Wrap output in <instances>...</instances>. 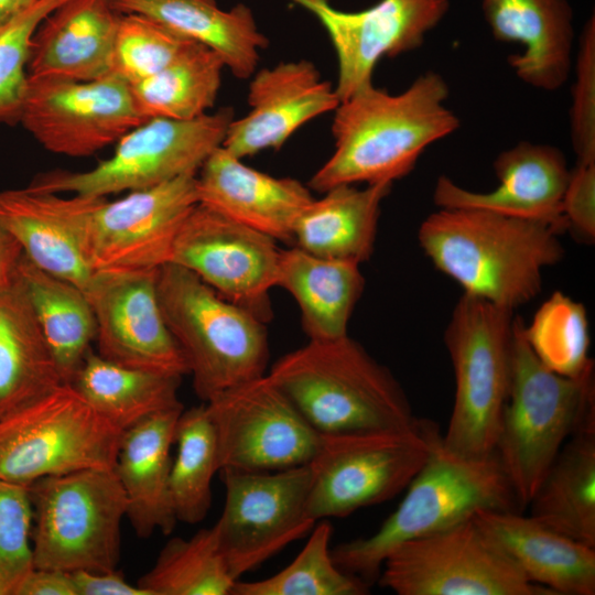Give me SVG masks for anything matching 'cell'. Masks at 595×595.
<instances>
[{"mask_svg":"<svg viewBox=\"0 0 595 595\" xmlns=\"http://www.w3.org/2000/svg\"><path fill=\"white\" fill-rule=\"evenodd\" d=\"M448 95L446 80L433 71L396 95L372 83L358 89L334 110L335 149L310 186L324 193L342 184L404 177L429 145L459 128L458 117L445 105Z\"/></svg>","mask_w":595,"mask_h":595,"instance_id":"6da1fadb","label":"cell"},{"mask_svg":"<svg viewBox=\"0 0 595 595\" xmlns=\"http://www.w3.org/2000/svg\"><path fill=\"white\" fill-rule=\"evenodd\" d=\"M564 223L491 210L440 208L420 226L421 248L468 293L515 311L542 288V272L564 257Z\"/></svg>","mask_w":595,"mask_h":595,"instance_id":"7a4b0ae2","label":"cell"},{"mask_svg":"<svg viewBox=\"0 0 595 595\" xmlns=\"http://www.w3.org/2000/svg\"><path fill=\"white\" fill-rule=\"evenodd\" d=\"M268 376L320 434L404 429L420 420L390 370L348 334L310 340Z\"/></svg>","mask_w":595,"mask_h":595,"instance_id":"3957f363","label":"cell"},{"mask_svg":"<svg viewBox=\"0 0 595 595\" xmlns=\"http://www.w3.org/2000/svg\"><path fill=\"white\" fill-rule=\"evenodd\" d=\"M516 505L496 454L461 456L444 446L437 432L397 509L375 533L338 544L332 556L344 572L370 582L378 577L386 556L403 542L472 519L478 510H515Z\"/></svg>","mask_w":595,"mask_h":595,"instance_id":"277c9868","label":"cell"},{"mask_svg":"<svg viewBox=\"0 0 595 595\" xmlns=\"http://www.w3.org/2000/svg\"><path fill=\"white\" fill-rule=\"evenodd\" d=\"M515 316L511 375L495 454L526 507L565 442L595 424L594 370L565 377L548 369L532 353Z\"/></svg>","mask_w":595,"mask_h":595,"instance_id":"5b68a950","label":"cell"},{"mask_svg":"<svg viewBox=\"0 0 595 595\" xmlns=\"http://www.w3.org/2000/svg\"><path fill=\"white\" fill-rule=\"evenodd\" d=\"M156 290L163 317L185 356L201 400L206 402L264 375L269 359L266 323L172 262L158 270Z\"/></svg>","mask_w":595,"mask_h":595,"instance_id":"8992f818","label":"cell"},{"mask_svg":"<svg viewBox=\"0 0 595 595\" xmlns=\"http://www.w3.org/2000/svg\"><path fill=\"white\" fill-rule=\"evenodd\" d=\"M513 311L463 293L444 334L455 376L452 414L442 442L468 458L495 454L508 399Z\"/></svg>","mask_w":595,"mask_h":595,"instance_id":"52a82bcc","label":"cell"},{"mask_svg":"<svg viewBox=\"0 0 595 595\" xmlns=\"http://www.w3.org/2000/svg\"><path fill=\"white\" fill-rule=\"evenodd\" d=\"M30 494L34 569L116 570L128 502L113 469L43 477L30 485Z\"/></svg>","mask_w":595,"mask_h":595,"instance_id":"ba28073f","label":"cell"},{"mask_svg":"<svg viewBox=\"0 0 595 595\" xmlns=\"http://www.w3.org/2000/svg\"><path fill=\"white\" fill-rule=\"evenodd\" d=\"M437 432L434 423L419 420L404 429L321 434L309 463V518L346 517L390 500L423 466Z\"/></svg>","mask_w":595,"mask_h":595,"instance_id":"9c48e42d","label":"cell"},{"mask_svg":"<svg viewBox=\"0 0 595 595\" xmlns=\"http://www.w3.org/2000/svg\"><path fill=\"white\" fill-rule=\"evenodd\" d=\"M123 431L72 383L0 419V478L31 485L80 469H110Z\"/></svg>","mask_w":595,"mask_h":595,"instance_id":"30bf717a","label":"cell"},{"mask_svg":"<svg viewBox=\"0 0 595 595\" xmlns=\"http://www.w3.org/2000/svg\"><path fill=\"white\" fill-rule=\"evenodd\" d=\"M232 119L229 108L193 120L148 119L127 132L113 154L91 170L39 174L26 187L42 193L106 197L196 174L223 144Z\"/></svg>","mask_w":595,"mask_h":595,"instance_id":"8fae6325","label":"cell"},{"mask_svg":"<svg viewBox=\"0 0 595 595\" xmlns=\"http://www.w3.org/2000/svg\"><path fill=\"white\" fill-rule=\"evenodd\" d=\"M378 582L398 595H554L529 582L473 518L398 545Z\"/></svg>","mask_w":595,"mask_h":595,"instance_id":"7c38bea8","label":"cell"},{"mask_svg":"<svg viewBox=\"0 0 595 595\" xmlns=\"http://www.w3.org/2000/svg\"><path fill=\"white\" fill-rule=\"evenodd\" d=\"M225 486L223 512L213 526L231 575L238 581L316 522L306 513L309 464L280 470H219Z\"/></svg>","mask_w":595,"mask_h":595,"instance_id":"4fadbf2b","label":"cell"},{"mask_svg":"<svg viewBox=\"0 0 595 595\" xmlns=\"http://www.w3.org/2000/svg\"><path fill=\"white\" fill-rule=\"evenodd\" d=\"M219 470H280L309 464L321 434L290 398L262 375L231 387L205 403Z\"/></svg>","mask_w":595,"mask_h":595,"instance_id":"5bb4252c","label":"cell"},{"mask_svg":"<svg viewBox=\"0 0 595 595\" xmlns=\"http://www.w3.org/2000/svg\"><path fill=\"white\" fill-rule=\"evenodd\" d=\"M143 121L130 85L112 74L89 82L28 76L19 117L44 149L73 158L117 143Z\"/></svg>","mask_w":595,"mask_h":595,"instance_id":"9a60e30c","label":"cell"},{"mask_svg":"<svg viewBox=\"0 0 595 595\" xmlns=\"http://www.w3.org/2000/svg\"><path fill=\"white\" fill-rule=\"evenodd\" d=\"M198 204L196 174H185L120 199L101 197L89 223L94 272L155 271L171 261L176 236Z\"/></svg>","mask_w":595,"mask_h":595,"instance_id":"2e32d148","label":"cell"},{"mask_svg":"<svg viewBox=\"0 0 595 595\" xmlns=\"http://www.w3.org/2000/svg\"><path fill=\"white\" fill-rule=\"evenodd\" d=\"M280 252L273 238L197 204L181 226L170 262L267 323Z\"/></svg>","mask_w":595,"mask_h":595,"instance_id":"e0dca14e","label":"cell"},{"mask_svg":"<svg viewBox=\"0 0 595 595\" xmlns=\"http://www.w3.org/2000/svg\"><path fill=\"white\" fill-rule=\"evenodd\" d=\"M155 271L95 272L84 290L96 322L98 355L115 364L165 375L188 374L163 317Z\"/></svg>","mask_w":595,"mask_h":595,"instance_id":"ac0fdd59","label":"cell"},{"mask_svg":"<svg viewBox=\"0 0 595 595\" xmlns=\"http://www.w3.org/2000/svg\"><path fill=\"white\" fill-rule=\"evenodd\" d=\"M309 10L326 30L338 63L335 91L339 100L372 83L383 57L419 48L444 19L450 0H380L360 11H342L329 0H292Z\"/></svg>","mask_w":595,"mask_h":595,"instance_id":"d6986e66","label":"cell"},{"mask_svg":"<svg viewBox=\"0 0 595 595\" xmlns=\"http://www.w3.org/2000/svg\"><path fill=\"white\" fill-rule=\"evenodd\" d=\"M339 102L335 86L323 80L310 61L260 69L249 86L250 109L231 120L221 147L239 159L279 149L304 123L334 111Z\"/></svg>","mask_w":595,"mask_h":595,"instance_id":"ffe728a7","label":"cell"},{"mask_svg":"<svg viewBox=\"0 0 595 595\" xmlns=\"http://www.w3.org/2000/svg\"><path fill=\"white\" fill-rule=\"evenodd\" d=\"M101 197H62L28 187L0 191V221L39 268L83 291L94 271L88 260L89 223Z\"/></svg>","mask_w":595,"mask_h":595,"instance_id":"44dd1931","label":"cell"},{"mask_svg":"<svg viewBox=\"0 0 595 595\" xmlns=\"http://www.w3.org/2000/svg\"><path fill=\"white\" fill-rule=\"evenodd\" d=\"M493 165L499 181L493 191H469L441 175L433 191L434 204L439 208H480L566 226L562 199L571 170L560 149L522 141L499 153Z\"/></svg>","mask_w":595,"mask_h":595,"instance_id":"7402d4cb","label":"cell"},{"mask_svg":"<svg viewBox=\"0 0 595 595\" xmlns=\"http://www.w3.org/2000/svg\"><path fill=\"white\" fill-rule=\"evenodd\" d=\"M217 148L196 175L198 204L262 232L293 244L295 223L313 197L291 177H274Z\"/></svg>","mask_w":595,"mask_h":595,"instance_id":"603a6c76","label":"cell"},{"mask_svg":"<svg viewBox=\"0 0 595 595\" xmlns=\"http://www.w3.org/2000/svg\"><path fill=\"white\" fill-rule=\"evenodd\" d=\"M120 18L110 0L65 1L34 32L28 76L89 82L110 75Z\"/></svg>","mask_w":595,"mask_h":595,"instance_id":"cb8c5ba5","label":"cell"},{"mask_svg":"<svg viewBox=\"0 0 595 595\" xmlns=\"http://www.w3.org/2000/svg\"><path fill=\"white\" fill-rule=\"evenodd\" d=\"M482 10L497 41L522 45L521 53L508 56L520 80L547 91L566 83L574 45L569 0H482Z\"/></svg>","mask_w":595,"mask_h":595,"instance_id":"d4e9b609","label":"cell"},{"mask_svg":"<svg viewBox=\"0 0 595 595\" xmlns=\"http://www.w3.org/2000/svg\"><path fill=\"white\" fill-rule=\"evenodd\" d=\"M474 522L532 584L554 595L595 594V548L515 510H478Z\"/></svg>","mask_w":595,"mask_h":595,"instance_id":"484cf974","label":"cell"},{"mask_svg":"<svg viewBox=\"0 0 595 595\" xmlns=\"http://www.w3.org/2000/svg\"><path fill=\"white\" fill-rule=\"evenodd\" d=\"M183 407L155 413L123 431L113 472L134 532L170 534L177 518L170 493L171 447Z\"/></svg>","mask_w":595,"mask_h":595,"instance_id":"4316f807","label":"cell"},{"mask_svg":"<svg viewBox=\"0 0 595 595\" xmlns=\"http://www.w3.org/2000/svg\"><path fill=\"white\" fill-rule=\"evenodd\" d=\"M121 13L148 17L214 51L237 78L253 75L268 37L249 7L221 9L216 0H110Z\"/></svg>","mask_w":595,"mask_h":595,"instance_id":"83f0119b","label":"cell"},{"mask_svg":"<svg viewBox=\"0 0 595 595\" xmlns=\"http://www.w3.org/2000/svg\"><path fill=\"white\" fill-rule=\"evenodd\" d=\"M392 183L334 186L312 202L299 216L293 245L327 259L356 263L372 255L381 203Z\"/></svg>","mask_w":595,"mask_h":595,"instance_id":"f1b7e54d","label":"cell"},{"mask_svg":"<svg viewBox=\"0 0 595 595\" xmlns=\"http://www.w3.org/2000/svg\"><path fill=\"white\" fill-rule=\"evenodd\" d=\"M359 266L314 256L296 246L281 250L277 286L285 289L299 304L310 340L347 335L348 321L365 286Z\"/></svg>","mask_w":595,"mask_h":595,"instance_id":"f546056e","label":"cell"},{"mask_svg":"<svg viewBox=\"0 0 595 595\" xmlns=\"http://www.w3.org/2000/svg\"><path fill=\"white\" fill-rule=\"evenodd\" d=\"M62 383L34 311L14 281L0 293V419Z\"/></svg>","mask_w":595,"mask_h":595,"instance_id":"4dcf8cb0","label":"cell"},{"mask_svg":"<svg viewBox=\"0 0 595 595\" xmlns=\"http://www.w3.org/2000/svg\"><path fill=\"white\" fill-rule=\"evenodd\" d=\"M528 506L545 527L595 548V424L565 442Z\"/></svg>","mask_w":595,"mask_h":595,"instance_id":"1f68e13d","label":"cell"},{"mask_svg":"<svg viewBox=\"0 0 595 595\" xmlns=\"http://www.w3.org/2000/svg\"><path fill=\"white\" fill-rule=\"evenodd\" d=\"M14 281L34 311L63 382L71 383L96 337V322L85 292L39 268L24 253Z\"/></svg>","mask_w":595,"mask_h":595,"instance_id":"d6a6232c","label":"cell"},{"mask_svg":"<svg viewBox=\"0 0 595 595\" xmlns=\"http://www.w3.org/2000/svg\"><path fill=\"white\" fill-rule=\"evenodd\" d=\"M181 376L134 369L88 350L71 382L106 420L125 431L162 411L183 407Z\"/></svg>","mask_w":595,"mask_h":595,"instance_id":"836d02e7","label":"cell"},{"mask_svg":"<svg viewBox=\"0 0 595 595\" xmlns=\"http://www.w3.org/2000/svg\"><path fill=\"white\" fill-rule=\"evenodd\" d=\"M224 68L214 51L193 43L160 72L130 85L136 107L145 120L196 119L214 106Z\"/></svg>","mask_w":595,"mask_h":595,"instance_id":"e575fe53","label":"cell"},{"mask_svg":"<svg viewBox=\"0 0 595 595\" xmlns=\"http://www.w3.org/2000/svg\"><path fill=\"white\" fill-rule=\"evenodd\" d=\"M236 582L210 527L170 539L137 585L148 595H230Z\"/></svg>","mask_w":595,"mask_h":595,"instance_id":"d590c367","label":"cell"},{"mask_svg":"<svg viewBox=\"0 0 595 595\" xmlns=\"http://www.w3.org/2000/svg\"><path fill=\"white\" fill-rule=\"evenodd\" d=\"M170 493L177 521L201 522L212 506V480L219 472L214 430L205 404L181 412L174 432Z\"/></svg>","mask_w":595,"mask_h":595,"instance_id":"8d00e7d4","label":"cell"},{"mask_svg":"<svg viewBox=\"0 0 595 595\" xmlns=\"http://www.w3.org/2000/svg\"><path fill=\"white\" fill-rule=\"evenodd\" d=\"M305 545L294 560L274 575L237 581L230 595H364L368 583L339 569L333 560L329 541L332 526L315 523Z\"/></svg>","mask_w":595,"mask_h":595,"instance_id":"74e56055","label":"cell"},{"mask_svg":"<svg viewBox=\"0 0 595 595\" xmlns=\"http://www.w3.org/2000/svg\"><path fill=\"white\" fill-rule=\"evenodd\" d=\"M523 334L540 363L555 374L575 378L594 370L586 310L566 294L553 292Z\"/></svg>","mask_w":595,"mask_h":595,"instance_id":"f35d334b","label":"cell"},{"mask_svg":"<svg viewBox=\"0 0 595 595\" xmlns=\"http://www.w3.org/2000/svg\"><path fill=\"white\" fill-rule=\"evenodd\" d=\"M193 43L148 17L121 13L111 74L134 85L167 66Z\"/></svg>","mask_w":595,"mask_h":595,"instance_id":"ab89813d","label":"cell"},{"mask_svg":"<svg viewBox=\"0 0 595 595\" xmlns=\"http://www.w3.org/2000/svg\"><path fill=\"white\" fill-rule=\"evenodd\" d=\"M65 1L36 0L0 29V125L19 123L32 36L41 22Z\"/></svg>","mask_w":595,"mask_h":595,"instance_id":"60d3db41","label":"cell"},{"mask_svg":"<svg viewBox=\"0 0 595 595\" xmlns=\"http://www.w3.org/2000/svg\"><path fill=\"white\" fill-rule=\"evenodd\" d=\"M30 485L0 478V595H15L33 570Z\"/></svg>","mask_w":595,"mask_h":595,"instance_id":"b9f144b4","label":"cell"},{"mask_svg":"<svg viewBox=\"0 0 595 595\" xmlns=\"http://www.w3.org/2000/svg\"><path fill=\"white\" fill-rule=\"evenodd\" d=\"M572 148L577 163H595V15L585 22L575 58L570 109Z\"/></svg>","mask_w":595,"mask_h":595,"instance_id":"7bdbcfd3","label":"cell"},{"mask_svg":"<svg viewBox=\"0 0 595 595\" xmlns=\"http://www.w3.org/2000/svg\"><path fill=\"white\" fill-rule=\"evenodd\" d=\"M562 215L580 240L593 244L595 238V163H576L562 199Z\"/></svg>","mask_w":595,"mask_h":595,"instance_id":"ee69618b","label":"cell"},{"mask_svg":"<svg viewBox=\"0 0 595 595\" xmlns=\"http://www.w3.org/2000/svg\"><path fill=\"white\" fill-rule=\"evenodd\" d=\"M76 595H148L138 585L127 582L116 570L108 572L78 571L72 573Z\"/></svg>","mask_w":595,"mask_h":595,"instance_id":"f6af8a7d","label":"cell"},{"mask_svg":"<svg viewBox=\"0 0 595 595\" xmlns=\"http://www.w3.org/2000/svg\"><path fill=\"white\" fill-rule=\"evenodd\" d=\"M15 595H76V588L72 573L33 567Z\"/></svg>","mask_w":595,"mask_h":595,"instance_id":"bcb514c9","label":"cell"},{"mask_svg":"<svg viewBox=\"0 0 595 595\" xmlns=\"http://www.w3.org/2000/svg\"><path fill=\"white\" fill-rule=\"evenodd\" d=\"M22 256L20 242L0 221V293L12 286Z\"/></svg>","mask_w":595,"mask_h":595,"instance_id":"7dc6e473","label":"cell"},{"mask_svg":"<svg viewBox=\"0 0 595 595\" xmlns=\"http://www.w3.org/2000/svg\"><path fill=\"white\" fill-rule=\"evenodd\" d=\"M36 0H0V29L26 10Z\"/></svg>","mask_w":595,"mask_h":595,"instance_id":"c3c4849f","label":"cell"}]
</instances>
